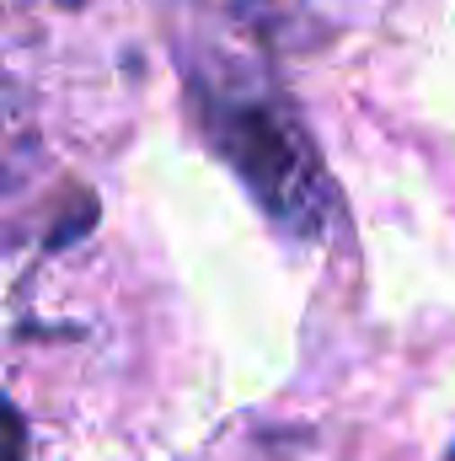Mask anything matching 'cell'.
I'll use <instances>...</instances> for the list:
<instances>
[{"mask_svg":"<svg viewBox=\"0 0 455 461\" xmlns=\"http://www.w3.org/2000/svg\"><path fill=\"white\" fill-rule=\"evenodd\" d=\"M290 22L295 0H172V43L204 145L284 236L317 241L338 226V194L273 65Z\"/></svg>","mask_w":455,"mask_h":461,"instance_id":"obj_1","label":"cell"},{"mask_svg":"<svg viewBox=\"0 0 455 461\" xmlns=\"http://www.w3.org/2000/svg\"><path fill=\"white\" fill-rule=\"evenodd\" d=\"M445 461H455V446H451V456H445Z\"/></svg>","mask_w":455,"mask_h":461,"instance_id":"obj_3","label":"cell"},{"mask_svg":"<svg viewBox=\"0 0 455 461\" xmlns=\"http://www.w3.org/2000/svg\"><path fill=\"white\" fill-rule=\"evenodd\" d=\"M27 456V424H22V413L0 397V461H22Z\"/></svg>","mask_w":455,"mask_h":461,"instance_id":"obj_2","label":"cell"}]
</instances>
